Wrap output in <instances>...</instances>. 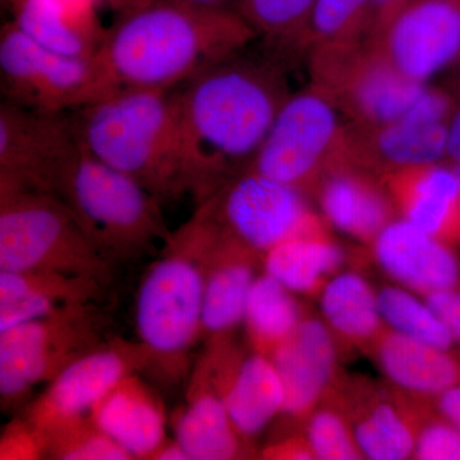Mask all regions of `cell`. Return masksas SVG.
I'll return each instance as SVG.
<instances>
[{
    "label": "cell",
    "mask_w": 460,
    "mask_h": 460,
    "mask_svg": "<svg viewBox=\"0 0 460 460\" xmlns=\"http://www.w3.org/2000/svg\"><path fill=\"white\" fill-rule=\"evenodd\" d=\"M239 54L177 87L181 166L196 205L250 168L288 98L277 66Z\"/></svg>",
    "instance_id": "cell-1"
},
{
    "label": "cell",
    "mask_w": 460,
    "mask_h": 460,
    "mask_svg": "<svg viewBox=\"0 0 460 460\" xmlns=\"http://www.w3.org/2000/svg\"><path fill=\"white\" fill-rule=\"evenodd\" d=\"M253 35L230 9L154 0L120 16L93 58L105 95L122 89L172 90L241 53Z\"/></svg>",
    "instance_id": "cell-2"
},
{
    "label": "cell",
    "mask_w": 460,
    "mask_h": 460,
    "mask_svg": "<svg viewBox=\"0 0 460 460\" xmlns=\"http://www.w3.org/2000/svg\"><path fill=\"white\" fill-rule=\"evenodd\" d=\"M78 144L160 202L187 193L177 89H122L68 111Z\"/></svg>",
    "instance_id": "cell-3"
},
{
    "label": "cell",
    "mask_w": 460,
    "mask_h": 460,
    "mask_svg": "<svg viewBox=\"0 0 460 460\" xmlns=\"http://www.w3.org/2000/svg\"><path fill=\"white\" fill-rule=\"evenodd\" d=\"M210 217L202 205L160 250L136 298V326L147 354V370L181 376L193 345L202 337L204 255Z\"/></svg>",
    "instance_id": "cell-4"
},
{
    "label": "cell",
    "mask_w": 460,
    "mask_h": 460,
    "mask_svg": "<svg viewBox=\"0 0 460 460\" xmlns=\"http://www.w3.org/2000/svg\"><path fill=\"white\" fill-rule=\"evenodd\" d=\"M53 195L117 265L162 250L171 237L162 202L128 175L91 155L78 141L60 169Z\"/></svg>",
    "instance_id": "cell-5"
},
{
    "label": "cell",
    "mask_w": 460,
    "mask_h": 460,
    "mask_svg": "<svg viewBox=\"0 0 460 460\" xmlns=\"http://www.w3.org/2000/svg\"><path fill=\"white\" fill-rule=\"evenodd\" d=\"M117 266L58 196L42 190H0V270L59 272L109 288Z\"/></svg>",
    "instance_id": "cell-6"
},
{
    "label": "cell",
    "mask_w": 460,
    "mask_h": 460,
    "mask_svg": "<svg viewBox=\"0 0 460 460\" xmlns=\"http://www.w3.org/2000/svg\"><path fill=\"white\" fill-rule=\"evenodd\" d=\"M113 337L98 304L68 305L0 332V396L13 407Z\"/></svg>",
    "instance_id": "cell-7"
},
{
    "label": "cell",
    "mask_w": 460,
    "mask_h": 460,
    "mask_svg": "<svg viewBox=\"0 0 460 460\" xmlns=\"http://www.w3.org/2000/svg\"><path fill=\"white\" fill-rule=\"evenodd\" d=\"M0 83L5 102L45 113H68L105 95L93 57L54 53L14 22L0 31Z\"/></svg>",
    "instance_id": "cell-8"
},
{
    "label": "cell",
    "mask_w": 460,
    "mask_h": 460,
    "mask_svg": "<svg viewBox=\"0 0 460 460\" xmlns=\"http://www.w3.org/2000/svg\"><path fill=\"white\" fill-rule=\"evenodd\" d=\"M226 235L265 255L287 239L314 234L298 187L246 169L202 201Z\"/></svg>",
    "instance_id": "cell-9"
},
{
    "label": "cell",
    "mask_w": 460,
    "mask_h": 460,
    "mask_svg": "<svg viewBox=\"0 0 460 460\" xmlns=\"http://www.w3.org/2000/svg\"><path fill=\"white\" fill-rule=\"evenodd\" d=\"M77 146L69 113L0 105V190L53 193L60 169Z\"/></svg>",
    "instance_id": "cell-10"
},
{
    "label": "cell",
    "mask_w": 460,
    "mask_h": 460,
    "mask_svg": "<svg viewBox=\"0 0 460 460\" xmlns=\"http://www.w3.org/2000/svg\"><path fill=\"white\" fill-rule=\"evenodd\" d=\"M148 358L140 343L113 338L98 349L71 363L47 385L26 411L42 432L90 414L124 377L147 370Z\"/></svg>",
    "instance_id": "cell-11"
},
{
    "label": "cell",
    "mask_w": 460,
    "mask_h": 460,
    "mask_svg": "<svg viewBox=\"0 0 460 460\" xmlns=\"http://www.w3.org/2000/svg\"><path fill=\"white\" fill-rule=\"evenodd\" d=\"M338 132L332 104L314 93L287 98L251 163V171L298 187L319 164Z\"/></svg>",
    "instance_id": "cell-12"
},
{
    "label": "cell",
    "mask_w": 460,
    "mask_h": 460,
    "mask_svg": "<svg viewBox=\"0 0 460 460\" xmlns=\"http://www.w3.org/2000/svg\"><path fill=\"white\" fill-rule=\"evenodd\" d=\"M389 62L425 84L460 57V0H411L389 23Z\"/></svg>",
    "instance_id": "cell-13"
},
{
    "label": "cell",
    "mask_w": 460,
    "mask_h": 460,
    "mask_svg": "<svg viewBox=\"0 0 460 460\" xmlns=\"http://www.w3.org/2000/svg\"><path fill=\"white\" fill-rule=\"evenodd\" d=\"M211 223L204 255L202 305V337L208 338V343L219 341L244 320L248 296L257 278L251 263V253L255 251L223 233L213 217Z\"/></svg>",
    "instance_id": "cell-14"
},
{
    "label": "cell",
    "mask_w": 460,
    "mask_h": 460,
    "mask_svg": "<svg viewBox=\"0 0 460 460\" xmlns=\"http://www.w3.org/2000/svg\"><path fill=\"white\" fill-rule=\"evenodd\" d=\"M204 358L239 435L259 434L283 411L286 393L270 357L257 352L230 370L217 348L208 345Z\"/></svg>",
    "instance_id": "cell-15"
},
{
    "label": "cell",
    "mask_w": 460,
    "mask_h": 460,
    "mask_svg": "<svg viewBox=\"0 0 460 460\" xmlns=\"http://www.w3.org/2000/svg\"><path fill=\"white\" fill-rule=\"evenodd\" d=\"M375 255L387 274L426 295L458 287L460 263L449 244L408 220L387 223L380 230Z\"/></svg>",
    "instance_id": "cell-16"
},
{
    "label": "cell",
    "mask_w": 460,
    "mask_h": 460,
    "mask_svg": "<svg viewBox=\"0 0 460 460\" xmlns=\"http://www.w3.org/2000/svg\"><path fill=\"white\" fill-rule=\"evenodd\" d=\"M90 414L132 459H151L168 438L162 399L138 374L120 380L93 405Z\"/></svg>",
    "instance_id": "cell-17"
},
{
    "label": "cell",
    "mask_w": 460,
    "mask_h": 460,
    "mask_svg": "<svg viewBox=\"0 0 460 460\" xmlns=\"http://www.w3.org/2000/svg\"><path fill=\"white\" fill-rule=\"evenodd\" d=\"M108 288L90 278L0 270V332L68 305L99 304Z\"/></svg>",
    "instance_id": "cell-18"
},
{
    "label": "cell",
    "mask_w": 460,
    "mask_h": 460,
    "mask_svg": "<svg viewBox=\"0 0 460 460\" xmlns=\"http://www.w3.org/2000/svg\"><path fill=\"white\" fill-rule=\"evenodd\" d=\"M286 393L284 413H305L323 394L334 370L332 335L317 320L301 321L290 337L270 353Z\"/></svg>",
    "instance_id": "cell-19"
},
{
    "label": "cell",
    "mask_w": 460,
    "mask_h": 460,
    "mask_svg": "<svg viewBox=\"0 0 460 460\" xmlns=\"http://www.w3.org/2000/svg\"><path fill=\"white\" fill-rule=\"evenodd\" d=\"M174 432L190 460H228L241 453V435L215 387L205 358L193 371L186 405L175 417Z\"/></svg>",
    "instance_id": "cell-20"
},
{
    "label": "cell",
    "mask_w": 460,
    "mask_h": 460,
    "mask_svg": "<svg viewBox=\"0 0 460 460\" xmlns=\"http://www.w3.org/2000/svg\"><path fill=\"white\" fill-rule=\"evenodd\" d=\"M14 21L23 32L54 53L66 57L95 56L104 40L95 7L62 0H13Z\"/></svg>",
    "instance_id": "cell-21"
},
{
    "label": "cell",
    "mask_w": 460,
    "mask_h": 460,
    "mask_svg": "<svg viewBox=\"0 0 460 460\" xmlns=\"http://www.w3.org/2000/svg\"><path fill=\"white\" fill-rule=\"evenodd\" d=\"M401 189L405 220L445 243H460V186L453 166L419 168Z\"/></svg>",
    "instance_id": "cell-22"
},
{
    "label": "cell",
    "mask_w": 460,
    "mask_h": 460,
    "mask_svg": "<svg viewBox=\"0 0 460 460\" xmlns=\"http://www.w3.org/2000/svg\"><path fill=\"white\" fill-rule=\"evenodd\" d=\"M380 363L399 386L426 395H440L460 380V368L447 350L401 332L384 338Z\"/></svg>",
    "instance_id": "cell-23"
},
{
    "label": "cell",
    "mask_w": 460,
    "mask_h": 460,
    "mask_svg": "<svg viewBox=\"0 0 460 460\" xmlns=\"http://www.w3.org/2000/svg\"><path fill=\"white\" fill-rule=\"evenodd\" d=\"M426 89L425 84L402 75L387 60L361 69L350 91L357 111L381 127L404 118Z\"/></svg>",
    "instance_id": "cell-24"
},
{
    "label": "cell",
    "mask_w": 460,
    "mask_h": 460,
    "mask_svg": "<svg viewBox=\"0 0 460 460\" xmlns=\"http://www.w3.org/2000/svg\"><path fill=\"white\" fill-rule=\"evenodd\" d=\"M343 260L341 248L314 234L287 239L265 253V272L290 292L307 293Z\"/></svg>",
    "instance_id": "cell-25"
},
{
    "label": "cell",
    "mask_w": 460,
    "mask_h": 460,
    "mask_svg": "<svg viewBox=\"0 0 460 460\" xmlns=\"http://www.w3.org/2000/svg\"><path fill=\"white\" fill-rule=\"evenodd\" d=\"M330 223L357 238L376 237L387 224L385 199L365 181L352 175H335L321 196Z\"/></svg>",
    "instance_id": "cell-26"
},
{
    "label": "cell",
    "mask_w": 460,
    "mask_h": 460,
    "mask_svg": "<svg viewBox=\"0 0 460 460\" xmlns=\"http://www.w3.org/2000/svg\"><path fill=\"white\" fill-rule=\"evenodd\" d=\"M293 292L269 274L257 277L248 296L244 321L257 352L270 356L301 323Z\"/></svg>",
    "instance_id": "cell-27"
},
{
    "label": "cell",
    "mask_w": 460,
    "mask_h": 460,
    "mask_svg": "<svg viewBox=\"0 0 460 460\" xmlns=\"http://www.w3.org/2000/svg\"><path fill=\"white\" fill-rule=\"evenodd\" d=\"M323 316L341 334L352 339H367L380 328L377 296L367 281L345 272L330 280L321 296Z\"/></svg>",
    "instance_id": "cell-28"
},
{
    "label": "cell",
    "mask_w": 460,
    "mask_h": 460,
    "mask_svg": "<svg viewBox=\"0 0 460 460\" xmlns=\"http://www.w3.org/2000/svg\"><path fill=\"white\" fill-rule=\"evenodd\" d=\"M449 122L402 119L378 128L375 148L392 165L419 169L438 164L447 156Z\"/></svg>",
    "instance_id": "cell-29"
},
{
    "label": "cell",
    "mask_w": 460,
    "mask_h": 460,
    "mask_svg": "<svg viewBox=\"0 0 460 460\" xmlns=\"http://www.w3.org/2000/svg\"><path fill=\"white\" fill-rule=\"evenodd\" d=\"M377 304L381 319L394 332L440 349L449 350L453 347V335L428 302L420 301L401 288L389 287L378 293Z\"/></svg>",
    "instance_id": "cell-30"
},
{
    "label": "cell",
    "mask_w": 460,
    "mask_h": 460,
    "mask_svg": "<svg viewBox=\"0 0 460 460\" xmlns=\"http://www.w3.org/2000/svg\"><path fill=\"white\" fill-rule=\"evenodd\" d=\"M47 458L131 460V456L96 425L91 414L66 420L45 432Z\"/></svg>",
    "instance_id": "cell-31"
},
{
    "label": "cell",
    "mask_w": 460,
    "mask_h": 460,
    "mask_svg": "<svg viewBox=\"0 0 460 460\" xmlns=\"http://www.w3.org/2000/svg\"><path fill=\"white\" fill-rule=\"evenodd\" d=\"M359 452L372 460H402L416 450V438L394 408L377 405L354 429Z\"/></svg>",
    "instance_id": "cell-32"
},
{
    "label": "cell",
    "mask_w": 460,
    "mask_h": 460,
    "mask_svg": "<svg viewBox=\"0 0 460 460\" xmlns=\"http://www.w3.org/2000/svg\"><path fill=\"white\" fill-rule=\"evenodd\" d=\"M316 0H241V17L271 42L287 41L308 22Z\"/></svg>",
    "instance_id": "cell-33"
},
{
    "label": "cell",
    "mask_w": 460,
    "mask_h": 460,
    "mask_svg": "<svg viewBox=\"0 0 460 460\" xmlns=\"http://www.w3.org/2000/svg\"><path fill=\"white\" fill-rule=\"evenodd\" d=\"M311 452L323 460H353L362 456L343 420L332 411H323L308 426Z\"/></svg>",
    "instance_id": "cell-34"
},
{
    "label": "cell",
    "mask_w": 460,
    "mask_h": 460,
    "mask_svg": "<svg viewBox=\"0 0 460 460\" xmlns=\"http://www.w3.org/2000/svg\"><path fill=\"white\" fill-rule=\"evenodd\" d=\"M374 0H316L308 22L321 39H334L352 29L368 12Z\"/></svg>",
    "instance_id": "cell-35"
},
{
    "label": "cell",
    "mask_w": 460,
    "mask_h": 460,
    "mask_svg": "<svg viewBox=\"0 0 460 460\" xmlns=\"http://www.w3.org/2000/svg\"><path fill=\"white\" fill-rule=\"evenodd\" d=\"M47 458V435L27 419L8 423L0 438V459L36 460Z\"/></svg>",
    "instance_id": "cell-36"
},
{
    "label": "cell",
    "mask_w": 460,
    "mask_h": 460,
    "mask_svg": "<svg viewBox=\"0 0 460 460\" xmlns=\"http://www.w3.org/2000/svg\"><path fill=\"white\" fill-rule=\"evenodd\" d=\"M414 454L422 460H460L459 429L447 420L431 423L417 438Z\"/></svg>",
    "instance_id": "cell-37"
},
{
    "label": "cell",
    "mask_w": 460,
    "mask_h": 460,
    "mask_svg": "<svg viewBox=\"0 0 460 460\" xmlns=\"http://www.w3.org/2000/svg\"><path fill=\"white\" fill-rule=\"evenodd\" d=\"M426 302L460 343V289L438 290L426 295Z\"/></svg>",
    "instance_id": "cell-38"
},
{
    "label": "cell",
    "mask_w": 460,
    "mask_h": 460,
    "mask_svg": "<svg viewBox=\"0 0 460 460\" xmlns=\"http://www.w3.org/2000/svg\"><path fill=\"white\" fill-rule=\"evenodd\" d=\"M441 413L445 420L452 423L460 431V384H456L440 394L438 402Z\"/></svg>",
    "instance_id": "cell-39"
},
{
    "label": "cell",
    "mask_w": 460,
    "mask_h": 460,
    "mask_svg": "<svg viewBox=\"0 0 460 460\" xmlns=\"http://www.w3.org/2000/svg\"><path fill=\"white\" fill-rule=\"evenodd\" d=\"M447 156L452 165L460 166V108L456 109L447 127Z\"/></svg>",
    "instance_id": "cell-40"
},
{
    "label": "cell",
    "mask_w": 460,
    "mask_h": 460,
    "mask_svg": "<svg viewBox=\"0 0 460 460\" xmlns=\"http://www.w3.org/2000/svg\"><path fill=\"white\" fill-rule=\"evenodd\" d=\"M411 0H374L372 12L376 13L381 22L389 23Z\"/></svg>",
    "instance_id": "cell-41"
},
{
    "label": "cell",
    "mask_w": 460,
    "mask_h": 460,
    "mask_svg": "<svg viewBox=\"0 0 460 460\" xmlns=\"http://www.w3.org/2000/svg\"><path fill=\"white\" fill-rule=\"evenodd\" d=\"M153 460H190V456H187L186 450L181 447V445L178 443L175 438L169 440L166 438L164 443L157 447L155 453L151 456Z\"/></svg>",
    "instance_id": "cell-42"
},
{
    "label": "cell",
    "mask_w": 460,
    "mask_h": 460,
    "mask_svg": "<svg viewBox=\"0 0 460 460\" xmlns=\"http://www.w3.org/2000/svg\"><path fill=\"white\" fill-rule=\"evenodd\" d=\"M107 2L114 11L123 16V14L131 13L136 9L145 7L154 0H107Z\"/></svg>",
    "instance_id": "cell-43"
},
{
    "label": "cell",
    "mask_w": 460,
    "mask_h": 460,
    "mask_svg": "<svg viewBox=\"0 0 460 460\" xmlns=\"http://www.w3.org/2000/svg\"><path fill=\"white\" fill-rule=\"evenodd\" d=\"M177 2L198 5V7L228 9L226 5H228L230 0H177Z\"/></svg>",
    "instance_id": "cell-44"
},
{
    "label": "cell",
    "mask_w": 460,
    "mask_h": 460,
    "mask_svg": "<svg viewBox=\"0 0 460 460\" xmlns=\"http://www.w3.org/2000/svg\"><path fill=\"white\" fill-rule=\"evenodd\" d=\"M62 2L71 3V4L84 5V7H95L98 0H62Z\"/></svg>",
    "instance_id": "cell-45"
},
{
    "label": "cell",
    "mask_w": 460,
    "mask_h": 460,
    "mask_svg": "<svg viewBox=\"0 0 460 460\" xmlns=\"http://www.w3.org/2000/svg\"><path fill=\"white\" fill-rule=\"evenodd\" d=\"M453 166L454 172H456V177H458L459 186H460V166Z\"/></svg>",
    "instance_id": "cell-46"
},
{
    "label": "cell",
    "mask_w": 460,
    "mask_h": 460,
    "mask_svg": "<svg viewBox=\"0 0 460 460\" xmlns=\"http://www.w3.org/2000/svg\"><path fill=\"white\" fill-rule=\"evenodd\" d=\"M458 62H459V69H460V57H459Z\"/></svg>",
    "instance_id": "cell-47"
}]
</instances>
